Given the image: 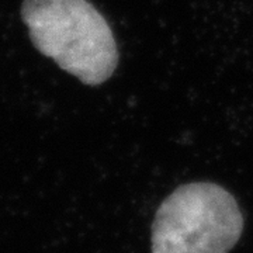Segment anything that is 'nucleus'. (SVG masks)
<instances>
[{
    "label": "nucleus",
    "instance_id": "1",
    "mask_svg": "<svg viewBox=\"0 0 253 253\" xmlns=\"http://www.w3.org/2000/svg\"><path fill=\"white\" fill-rule=\"evenodd\" d=\"M21 18L33 44L82 83L109 81L118 63L113 31L86 0H24Z\"/></svg>",
    "mask_w": 253,
    "mask_h": 253
},
{
    "label": "nucleus",
    "instance_id": "2",
    "mask_svg": "<svg viewBox=\"0 0 253 253\" xmlns=\"http://www.w3.org/2000/svg\"><path fill=\"white\" fill-rule=\"evenodd\" d=\"M242 229V212L229 191L214 183H190L158 208L152 253H228Z\"/></svg>",
    "mask_w": 253,
    "mask_h": 253
}]
</instances>
